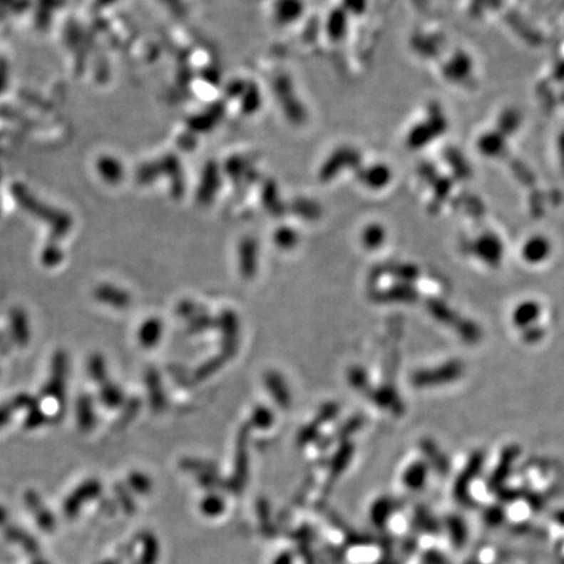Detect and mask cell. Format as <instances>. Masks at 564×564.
I'll use <instances>...</instances> for the list:
<instances>
[{
	"label": "cell",
	"mask_w": 564,
	"mask_h": 564,
	"mask_svg": "<svg viewBox=\"0 0 564 564\" xmlns=\"http://www.w3.org/2000/svg\"><path fill=\"white\" fill-rule=\"evenodd\" d=\"M67 379H68V356L64 350H56L51 359L50 375L46 386L43 388V396L56 402L58 409L62 411L66 404L67 392Z\"/></svg>",
	"instance_id": "cell-1"
},
{
	"label": "cell",
	"mask_w": 564,
	"mask_h": 564,
	"mask_svg": "<svg viewBox=\"0 0 564 564\" xmlns=\"http://www.w3.org/2000/svg\"><path fill=\"white\" fill-rule=\"evenodd\" d=\"M93 297L97 301L108 304L113 309H127L131 304V295L123 289L111 284H101L97 286L94 289Z\"/></svg>",
	"instance_id": "cell-2"
},
{
	"label": "cell",
	"mask_w": 564,
	"mask_h": 564,
	"mask_svg": "<svg viewBox=\"0 0 564 564\" xmlns=\"http://www.w3.org/2000/svg\"><path fill=\"white\" fill-rule=\"evenodd\" d=\"M9 329L11 336L19 348H25L31 341V328L25 311L14 307L9 311Z\"/></svg>",
	"instance_id": "cell-3"
},
{
	"label": "cell",
	"mask_w": 564,
	"mask_h": 564,
	"mask_svg": "<svg viewBox=\"0 0 564 564\" xmlns=\"http://www.w3.org/2000/svg\"><path fill=\"white\" fill-rule=\"evenodd\" d=\"M76 421L81 431H91L96 426V409L93 399L88 394H81L76 400Z\"/></svg>",
	"instance_id": "cell-4"
},
{
	"label": "cell",
	"mask_w": 564,
	"mask_h": 564,
	"mask_svg": "<svg viewBox=\"0 0 564 564\" xmlns=\"http://www.w3.org/2000/svg\"><path fill=\"white\" fill-rule=\"evenodd\" d=\"M161 336H163V322L160 319L150 317L140 327L139 341L144 348L155 347Z\"/></svg>",
	"instance_id": "cell-5"
},
{
	"label": "cell",
	"mask_w": 564,
	"mask_h": 564,
	"mask_svg": "<svg viewBox=\"0 0 564 564\" xmlns=\"http://www.w3.org/2000/svg\"><path fill=\"white\" fill-rule=\"evenodd\" d=\"M34 397H31L29 394H17L14 399L3 402L0 405V429L3 426L7 425L9 419L15 416L19 410L28 409Z\"/></svg>",
	"instance_id": "cell-6"
},
{
	"label": "cell",
	"mask_w": 564,
	"mask_h": 564,
	"mask_svg": "<svg viewBox=\"0 0 564 564\" xmlns=\"http://www.w3.org/2000/svg\"><path fill=\"white\" fill-rule=\"evenodd\" d=\"M145 383L149 391V400L150 405L155 411H161L165 406V397H163V384L158 372L155 369H149L145 374Z\"/></svg>",
	"instance_id": "cell-7"
},
{
	"label": "cell",
	"mask_w": 564,
	"mask_h": 564,
	"mask_svg": "<svg viewBox=\"0 0 564 564\" xmlns=\"http://www.w3.org/2000/svg\"><path fill=\"white\" fill-rule=\"evenodd\" d=\"M100 400L108 409L121 408L124 404L123 391L110 379L100 384Z\"/></svg>",
	"instance_id": "cell-8"
},
{
	"label": "cell",
	"mask_w": 564,
	"mask_h": 564,
	"mask_svg": "<svg viewBox=\"0 0 564 564\" xmlns=\"http://www.w3.org/2000/svg\"><path fill=\"white\" fill-rule=\"evenodd\" d=\"M88 374L98 386L108 379V364L101 353H93L88 359Z\"/></svg>",
	"instance_id": "cell-9"
},
{
	"label": "cell",
	"mask_w": 564,
	"mask_h": 564,
	"mask_svg": "<svg viewBox=\"0 0 564 564\" xmlns=\"http://www.w3.org/2000/svg\"><path fill=\"white\" fill-rule=\"evenodd\" d=\"M28 413L24 426L28 430H36L39 426L43 425L47 421L46 413L42 409L41 404L37 399H33L31 405L28 406Z\"/></svg>",
	"instance_id": "cell-10"
},
{
	"label": "cell",
	"mask_w": 564,
	"mask_h": 564,
	"mask_svg": "<svg viewBox=\"0 0 564 564\" xmlns=\"http://www.w3.org/2000/svg\"><path fill=\"white\" fill-rule=\"evenodd\" d=\"M267 384L270 386L272 394H275L276 401L279 402L280 405H282V406H287L289 402H290V399H289V394H287L285 386H284V381L281 380V378H279V375H276V374L268 375Z\"/></svg>",
	"instance_id": "cell-11"
},
{
	"label": "cell",
	"mask_w": 564,
	"mask_h": 564,
	"mask_svg": "<svg viewBox=\"0 0 564 564\" xmlns=\"http://www.w3.org/2000/svg\"><path fill=\"white\" fill-rule=\"evenodd\" d=\"M63 255L61 250L55 245L46 246L42 255H41V263L43 264L46 268H55L62 263Z\"/></svg>",
	"instance_id": "cell-12"
},
{
	"label": "cell",
	"mask_w": 564,
	"mask_h": 564,
	"mask_svg": "<svg viewBox=\"0 0 564 564\" xmlns=\"http://www.w3.org/2000/svg\"><path fill=\"white\" fill-rule=\"evenodd\" d=\"M243 251H245L243 254L246 256L243 260L246 262L242 263V272L250 277L255 271V248L250 247V245H247V247L243 248Z\"/></svg>",
	"instance_id": "cell-13"
},
{
	"label": "cell",
	"mask_w": 564,
	"mask_h": 564,
	"mask_svg": "<svg viewBox=\"0 0 564 564\" xmlns=\"http://www.w3.org/2000/svg\"><path fill=\"white\" fill-rule=\"evenodd\" d=\"M254 419H255V422L257 425L265 427V426L271 425V422L273 421V416H272L270 410L262 408V409L256 410Z\"/></svg>",
	"instance_id": "cell-14"
},
{
	"label": "cell",
	"mask_w": 564,
	"mask_h": 564,
	"mask_svg": "<svg viewBox=\"0 0 564 564\" xmlns=\"http://www.w3.org/2000/svg\"><path fill=\"white\" fill-rule=\"evenodd\" d=\"M364 242L369 246H378L379 242H380V235H379L378 230L371 229L370 232H367V234L364 235Z\"/></svg>",
	"instance_id": "cell-15"
}]
</instances>
